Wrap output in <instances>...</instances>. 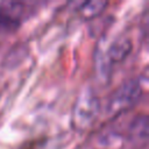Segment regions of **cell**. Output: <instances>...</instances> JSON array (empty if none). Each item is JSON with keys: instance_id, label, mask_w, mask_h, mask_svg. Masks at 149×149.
Segmentation results:
<instances>
[{"instance_id": "cell-1", "label": "cell", "mask_w": 149, "mask_h": 149, "mask_svg": "<svg viewBox=\"0 0 149 149\" xmlns=\"http://www.w3.org/2000/svg\"><path fill=\"white\" fill-rule=\"evenodd\" d=\"M100 113V101L90 87H85L77 97L72 111V126L79 130H87Z\"/></svg>"}, {"instance_id": "cell-2", "label": "cell", "mask_w": 149, "mask_h": 149, "mask_svg": "<svg viewBox=\"0 0 149 149\" xmlns=\"http://www.w3.org/2000/svg\"><path fill=\"white\" fill-rule=\"evenodd\" d=\"M142 95L141 81L136 78L127 79L120 84L109 95L106 105L108 114L118 115L133 108Z\"/></svg>"}, {"instance_id": "cell-3", "label": "cell", "mask_w": 149, "mask_h": 149, "mask_svg": "<svg viewBox=\"0 0 149 149\" xmlns=\"http://www.w3.org/2000/svg\"><path fill=\"white\" fill-rule=\"evenodd\" d=\"M26 5L19 1H0V33L15 31L23 20Z\"/></svg>"}, {"instance_id": "cell-4", "label": "cell", "mask_w": 149, "mask_h": 149, "mask_svg": "<svg viewBox=\"0 0 149 149\" xmlns=\"http://www.w3.org/2000/svg\"><path fill=\"white\" fill-rule=\"evenodd\" d=\"M132 50V41L128 37H118L115 38L107 50L105 51L108 61L111 64H115L119 62H122L130 52Z\"/></svg>"}, {"instance_id": "cell-5", "label": "cell", "mask_w": 149, "mask_h": 149, "mask_svg": "<svg viewBox=\"0 0 149 149\" xmlns=\"http://www.w3.org/2000/svg\"><path fill=\"white\" fill-rule=\"evenodd\" d=\"M108 5L107 1L101 0H94V1H84L79 3V7L77 8V12L79 16L84 20H91L98 15H100L106 6Z\"/></svg>"}, {"instance_id": "cell-6", "label": "cell", "mask_w": 149, "mask_h": 149, "mask_svg": "<svg viewBox=\"0 0 149 149\" xmlns=\"http://www.w3.org/2000/svg\"><path fill=\"white\" fill-rule=\"evenodd\" d=\"M129 134L133 140H143L146 141L148 137V118L146 114L136 116L130 127H129Z\"/></svg>"}]
</instances>
